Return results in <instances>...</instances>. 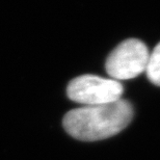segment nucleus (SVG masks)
Returning a JSON list of instances; mask_svg holds the SVG:
<instances>
[{"mask_svg":"<svg viewBox=\"0 0 160 160\" xmlns=\"http://www.w3.org/2000/svg\"><path fill=\"white\" fill-rule=\"evenodd\" d=\"M146 73L153 84L160 86V43L150 53Z\"/></svg>","mask_w":160,"mask_h":160,"instance_id":"20e7f679","label":"nucleus"},{"mask_svg":"<svg viewBox=\"0 0 160 160\" xmlns=\"http://www.w3.org/2000/svg\"><path fill=\"white\" fill-rule=\"evenodd\" d=\"M123 92L124 88L120 81L91 74L74 78L67 88L69 99L83 106L112 103L122 99Z\"/></svg>","mask_w":160,"mask_h":160,"instance_id":"f03ea898","label":"nucleus"},{"mask_svg":"<svg viewBox=\"0 0 160 160\" xmlns=\"http://www.w3.org/2000/svg\"><path fill=\"white\" fill-rule=\"evenodd\" d=\"M149 50L143 42L128 39L114 48L107 57L105 69L114 80H127L146 72Z\"/></svg>","mask_w":160,"mask_h":160,"instance_id":"7ed1b4c3","label":"nucleus"},{"mask_svg":"<svg viewBox=\"0 0 160 160\" xmlns=\"http://www.w3.org/2000/svg\"><path fill=\"white\" fill-rule=\"evenodd\" d=\"M133 107L120 99L112 103L82 106L70 110L62 125L70 135L82 142H96L116 135L130 124Z\"/></svg>","mask_w":160,"mask_h":160,"instance_id":"f257e3e1","label":"nucleus"}]
</instances>
